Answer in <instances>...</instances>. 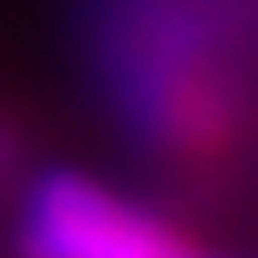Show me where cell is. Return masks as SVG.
Here are the masks:
<instances>
[{
    "label": "cell",
    "mask_w": 258,
    "mask_h": 258,
    "mask_svg": "<svg viewBox=\"0 0 258 258\" xmlns=\"http://www.w3.org/2000/svg\"><path fill=\"white\" fill-rule=\"evenodd\" d=\"M22 258H214L170 214L88 170H39L17 214Z\"/></svg>",
    "instance_id": "cell-2"
},
{
    "label": "cell",
    "mask_w": 258,
    "mask_h": 258,
    "mask_svg": "<svg viewBox=\"0 0 258 258\" xmlns=\"http://www.w3.org/2000/svg\"><path fill=\"white\" fill-rule=\"evenodd\" d=\"M17 159H22V138H17V132L6 126V121H0V181H6L11 170H17Z\"/></svg>",
    "instance_id": "cell-3"
},
{
    "label": "cell",
    "mask_w": 258,
    "mask_h": 258,
    "mask_svg": "<svg viewBox=\"0 0 258 258\" xmlns=\"http://www.w3.org/2000/svg\"><path fill=\"white\" fill-rule=\"evenodd\" d=\"M99 72L121 126L170 165H220L247 132V77L209 0H110Z\"/></svg>",
    "instance_id": "cell-1"
}]
</instances>
